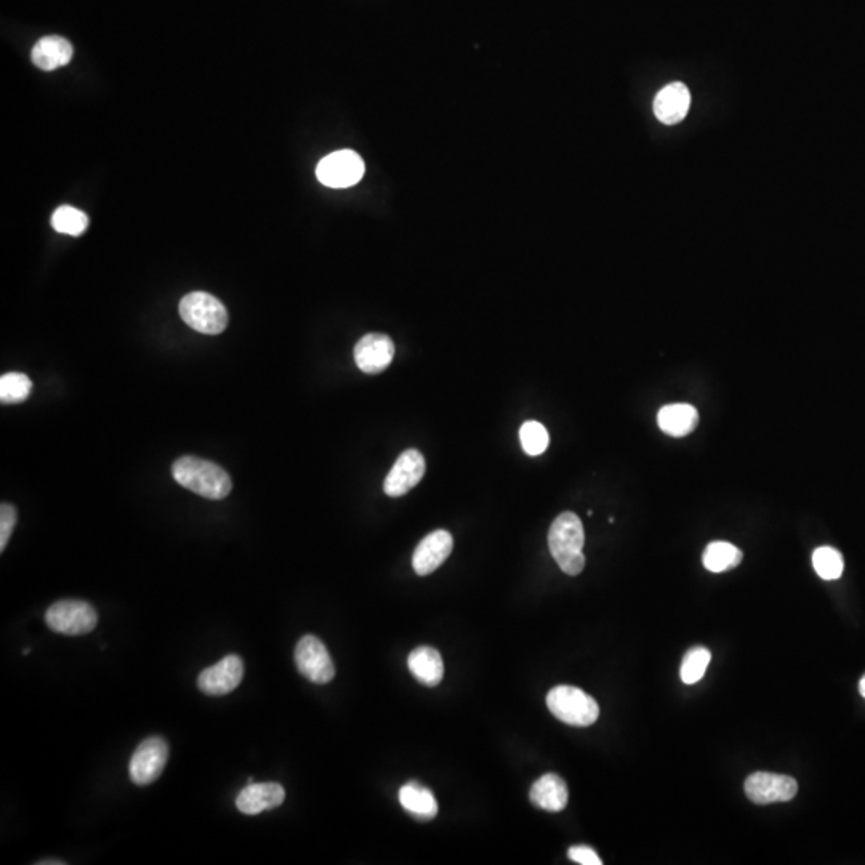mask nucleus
Listing matches in <instances>:
<instances>
[{
    "label": "nucleus",
    "instance_id": "1",
    "mask_svg": "<svg viewBox=\"0 0 865 865\" xmlns=\"http://www.w3.org/2000/svg\"><path fill=\"white\" fill-rule=\"evenodd\" d=\"M584 545V524L576 513L564 511L553 521L548 532V547L564 574L579 576L584 571Z\"/></svg>",
    "mask_w": 865,
    "mask_h": 865
},
{
    "label": "nucleus",
    "instance_id": "2",
    "mask_svg": "<svg viewBox=\"0 0 865 865\" xmlns=\"http://www.w3.org/2000/svg\"><path fill=\"white\" fill-rule=\"evenodd\" d=\"M172 476L180 486L204 499L222 500L233 489L231 478L222 467L198 457H182L173 463Z\"/></svg>",
    "mask_w": 865,
    "mask_h": 865
},
{
    "label": "nucleus",
    "instance_id": "3",
    "mask_svg": "<svg viewBox=\"0 0 865 865\" xmlns=\"http://www.w3.org/2000/svg\"><path fill=\"white\" fill-rule=\"evenodd\" d=\"M547 707L566 725L587 728L600 717V707L592 696L574 686H556L548 692Z\"/></svg>",
    "mask_w": 865,
    "mask_h": 865
},
{
    "label": "nucleus",
    "instance_id": "4",
    "mask_svg": "<svg viewBox=\"0 0 865 865\" xmlns=\"http://www.w3.org/2000/svg\"><path fill=\"white\" fill-rule=\"evenodd\" d=\"M178 310L186 326L201 334H222L228 326V311L225 305L207 292H191L185 295Z\"/></svg>",
    "mask_w": 865,
    "mask_h": 865
},
{
    "label": "nucleus",
    "instance_id": "5",
    "mask_svg": "<svg viewBox=\"0 0 865 865\" xmlns=\"http://www.w3.org/2000/svg\"><path fill=\"white\" fill-rule=\"evenodd\" d=\"M45 622L50 630L61 635H87L97 628L98 612L87 601H57L45 612Z\"/></svg>",
    "mask_w": 865,
    "mask_h": 865
},
{
    "label": "nucleus",
    "instance_id": "6",
    "mask_svg": "<svg viewBox=\"0 0 865 865\" xmlns=\"http://www.w3.org/2000/svg\"><path fill=\"white\" fill-rule=\"evenodd\" d=\"M364 161L351 149L335 151L324 157L316 169L319 182L329 188H350L364 177Z\"/></svg>",
    "mask_w": 865,
    "mask_h": 865
},
{
    "label": "nucleus",
    "instance_id": "7",
    "mask_svg": "<svg viewBox=\"0 0 865 865\" xmlns=\"http://www.w3.org/2000/svg\"><path fill=\"white\" fill-rule=\"evenodd\" d=\"M294 659L298 672L311 683L326 684L334 680V662L326 644L322 643L318 636H303L295 648Z\"/></svg>",
    "mask_w": 865,
    "mask_h": 865
},
{
    "label": "nucleus",
    "instance_id": "8",
    "mask_svg": "<svg viewBox=\"0 0 865 865\" xmlns=\"http://www.w3.org/2000/svg\"><path fill=\"white\" fill-rule=\"evenodd\" d=\"M169 760V744L162 737H148L138 745L130 760V779L133 784L149 785L161 777Z\"/></svg>",
    "mask_w": 865,
    "mask_h": 865
},
{
    "label": "nucleus",
    "instance_id": "9",
    "mask_svg": "<svg viewBox=\"0 0 865 865\" xmlns=\"http://www.w3.org/2000/svg\"><path fill=\"white\" fill-rule=\"evenodd\" d=\"M744 789L755 805H771L793 800L798 792V784L793 777L760 771L747 777Z\"/></svg>",
    "mask_w": 865,
    "mask_h": 865
},
{
    "label": "nucleus",
    "instance_id": "10",
    "mask_svg": "<svg viewBox=\"0 0 865 865\" xmlns=\"http://www.w3.org/2000/svg\"><path fill=\"white\" fill-rule=\"evenodd\" d=\"M244 678V664L236 654L226 656L218 664L199 675L198 686L207 696H226L238 688Z\"/></svg>",
    "mask_w": 865,
    "mask_h": 865
},
{
    "label": "nucleus",
    "instance_id": "11",
    "mask_svg": "<svg viewBox=\"0 0 865 865\" xmlns=\"http://www.w3.org/2000/svg\"><path fill=\"white\" fill-rule=\"evenodd\" d=\"M423 475H425V459L422 452L409 449L399 455V459L385 479L383 491L388 497H401L414 489L422 481Z\"/></svg>",
    "mask_w": 865,
    "mask_h": 865
},
{
    "label": "nucleus",
    "instance_id": "12",
    "mask_svg": "<svg viewBox=\"0 0 865 865\" xmlns=\"http://www.w3.org/2000/svg\"><path fill=\"white\" fill-rule=\"evenodd\" d=\"M395 358V343L385 334L364 335L355 346L356 366L364 374H380Z\"/></svg>",
    "mask_w": 865,
    "mask_h": 865
},
{
    "label": "nucleus",
    "instance_id": "13",
    "mask_svg": "<svg viewBox=\"0 0 865 865\" xmlns=\"http://www.w3.org/2000/svg\"><path fill=\"white\" fill-rule=\"evenodd\" d=\"M454 548V539L443 529L431 532L415 548L412 566L419 576H428L449 558Z\"/></svg>",
    "mask_w": 865,
    "mask_h": 865
},
{
    "label": "nucleus",
    "instance_id": "14",
    "mask_svg": "<svg viewBox=\"0 0 865 865\" xmlns=\"http://www.w3.org/2000/svg\"><path fill=\"white\" fill-rule=\"evenodd\" d=\"M286 800V790L278 782H263V784L247 785L246 789L236 798V806L242 814L257 816V814L278 808Z\"/></svg>",
    "mask_w": 865,
    "mask_h": 865
},
{
    "label": "nucleus",
    "instance_id": "15",
    "mask_svg": "<svg viewBox=\"0 0 865 865\" xmlns=\"http://www.w3.org/2000/svg\"><path fill=\"white\" fill-rule=\"evenodd\" d=\"M691 106V93L681 82L665 85L654 100V114L667 125L683 121Z\"/></svg>",
    "mask_w": 865,
    "mask_h": 865
},
{
    "label": "nucleus",
    "instance_id": "16",
    "mask_svg": "<svg viewBox=\"0 0 865 865\" xmlns=\"http://www.w3.org/2000/svg\"><path fill=\"white\" fill-rule=\"evenodd\" d=\"M532 805L537 808L560 813L566 808L569 800L568 785L558 774H545L531 787Z\"/></svg>",
    "mask_w": 865,
    "mask_h": 865
},
{
    "label": "nucleus",
    "instance_id": "17",
    "mask_svg": "<svg viewBox=\"0 0 865 865\" xmlns=\"http://www.w3.org/2000/svg\"><path fill=\"white\" fill-rule=\"evenodd\" d=\"M407 667L411 670L415 680L425 684L428 688H435L444 678L443 657L430 646H420L409 654Z\"/></svg>",
    "mask_w": 865,
    "mask_h": 865
},
{
    "label": "nucleus",
    "instance_id": "18",
    "mask_svg": "<svg viewBox=\"0 0 865 865\" xmlns=\"http://www.w3.org/2000/svg\"><path fill=\"white\" fill-rule=\"evenodd\" d=\"M73 44L61 36H47L34 45L31 60L34 65L44 71L63 68L73 60Z\"/></svg>",
    "mask_w": 865,
    "mask_h": 865
},
{
    "label": "nucleus",
    "instance_id": "19",
    "mask_svg": "<svg viewBox=\"0 0 865 865\" xmlns=\"http://www.w3.org/2000/svg\"><path fill=\"white\" fill-rule=\"evenodd\" d=\"M657 423L665 435L683 438L696 430L699 412L691 404H668L657 414Z\"/></svg>",
    "mask_w": 865,
    "mask_h": 865
},
{
    "label": "nucleus",
    "instance_id": "20",
    "mask_svg": "<svg viewBox=\"0 0 865 865\" xmlns=\"http://www.w3.org/2000/svg\"><path fill=\"white\" fill-rule=\"evenodd\" d=\"M399 801L407 813L420 821H431L438 814V803L431 790L419 782H409L399 790Z\"/></svg>",
    "mask_w": 865,
    "mask_h": 865
},
{
    "label": "nucleus",
    "instance_id": "21",
    "mask_svg": "<svg viewBox=\"0 0 865 865\" xmlns=\"http://www.w3.org/2000/svg\"><path fill=\"white\" fill-rule=\"evenodd\" d=\"M742 558L744 553L736 545L729 542H712L705 548L702 563L707 571L720 574L737 568L742 563Z\"/></svg>",
    "mask_w": 865,
    "mask_h": 865
},
{
    "label": "nucleus",
    "instance_id": "22",
    "mask_svg": "<svg viewBox=\"0 0 865 865\" xmlns=\"http://www.w3.org/2000/svg\"><path fill=\"white\" fill-rule=\"evenodd\" d=\"M33 382L28 375L10 372L0 379V401L2 404H20L31 395Z\"/></svg>",
    "mask_w": 865,
    "mask_h": 865
},
{
    "label": "nucleus",
    "instance_id": "23",
    "mask_svg": "<svg viewBox=\"0 0 865 865\" xmlns=\"http://www.w3.org/2000/svg\"><path fill=\"white\" fill-rule=\"evenodd\" d=\"M53 230L68 236H81L89 228V217L71 206L58 207L52 217Z\"/></svg>",
    "mask_w": 865,
    "mask_h": 865
},
{
    "label": "nucleus",
    "instance_id": "24",
    "mask_svg": "<svg viewBox=\"0 0 865 865\" xmlns=\"http://www.w3.org/2000/svg\"><path fill=\"white\" fill-rule=\"evenodd\" d=\"M813 566L817 576L824 580L840 579L845 561L838 550L832 547L817 548L813 553Z\"/></svg>",
    "mask_w": 865,
    "mask_h": 865
},
{
    "label": "nucleus",
    "instance_id": "25",
    "mask_svg": "<svg viewBox=\"0 0 865 865\" xmlns=\"http://www.w3.org/2000/svg\"><path fill=\"white\" fill-rule=\"evenodd\" d=\"M712 654L707 648H692L686 652L683 662H681V680L686 684H696L704 678L707 667H709Z\"/></svg>",
    "mask_w": 865,
    "mask_h": 865
},
{
    "label": "nucleus",
    "instance_id": "26",
    "mask_svg": "<svg viewBox=\"0 0 865 865\" xmlns=\"http://www.w3.org/2000/svg\"><path fill=\"white\" fill-rule=\"evenodd\" d=\"M519 439L524 452L531 457L544 454L550 444L547 428L536 420L523 423V427L519 428Z\"/></svg>",
    "mask_w": 865,
    "mask_h": 865
},
{
    "label": "nucleus",
    "instance_id": "27",
    "mask_svg": "<svg viewBox=\"0 0 865 865\" xmlns=\"http://www.w3.org/2000/svg\"><path fill=\"white\" fill-rule=\"evenodd\" d=\"M18 513L10 503H2L0 507V552H4L17 526Z\"/></svg>",
    "mask_w": 865,
    "mask_h": 865
},
{
    "label": "nucleus",
    "instance_id": "28",
    "mask_svg": "<svg viewBox=\"0 0 865 865\" xmlns=\"http://www.w3.org/2000/svg\"><path fill=\"white\" fill-rule=\"evenodd\" d=\"M568 856L571 861L580 865H603L600 856L590 846H572L568 851Z\"/></svg>",
    "mask_w": 865,
    "mask_h": 865
},
{
    "label": "nucleus",
    "instance_id": "29",
    "mask_svg": "<svg viewBox=\"0 0 865 865\" xmlns=\"http://www.w3.org/2000/svg\"><path fill=\"white\" fill-rule=\"evenodd\" d=\"M65 861H60V859H45V861L37 862V865H65Z\"/></svg>",
    "mask_w": 865,
    "mask_h": 865
},
{
    "label": "nucleus",
    "instance_id": "30",
    "mask_svg": "<svg viewBox=\"0 0 865 865\" xmlns=\"http://www.w3.org/2000/svg\"><path fill=\"white\" fill-rule=\"evenodd\" d=\"M859 691H861L862 697H865V675L862 676L861 683H859Z\"/></svg>",
    "mask_w": 865,
    "mask_h": 865
}]
</instances>
